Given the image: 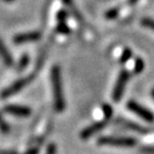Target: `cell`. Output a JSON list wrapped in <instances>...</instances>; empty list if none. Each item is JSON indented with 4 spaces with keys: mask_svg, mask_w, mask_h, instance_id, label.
I'll return each mask as SVG.
<instances>
[{
    "mask_svg": "<svg viewBox=\"0 0 154 154\" xmlns=\"http://www.w3.org/2000/svg\"><path fill=\"white\" fill-rule=\"evenodd\" d=\"M0 57L2 59V61L5 62V65L11 66L13 65V58L10 54L9 49L7 48V46L5 45V43L2 42V40L0 38Z\"/></svg>",
    "mask_w": 154,
    "mask_h": 154,
    "instance_id": "30bf717a",
    "label": "cell"
},
{
    "mask_svg": "<svg viewBox=\"0 0 154 154\" xmlns=\"http://www.w3.org/2000/svg\"><path fill=\"white\" fill-rule=\"evenodd\" d=\"M133 57V51L131 48H125L124 51H123L122 55L120 56V63L121 64H124V63H126L128 60H130L131 58Z\"/></svg>",
    "mask_w": 154,
    "mask_h": 154,
    "instance_id": "7c38bea8",
    "label": "cell"
},
{
    "mask_svg": "<svg viewBox=\"0 0 154 154\" xmlns=\"http://www.w3.org/2000/svg\"><path fill=\"white\" fill-rule=\"evenodd\" d=\"M144 70V61L140 57H137L135 59L134 63V73L135 74H140Z\"/></svg>",
    "mask_w": 154,
    "mask_h": 154,
    "instance_id": "8fae6325",
    "label": "cell"
},
{
    "mask_svg": "<svg viewBox=\"0 0 154 154\" xmlns=\"http://www.w3.org/2000/svg\"><path fill=\"white\" fill-rule=\"evenodd\" d=\"M0 131H1V133H3V134H8V133L10 132L9 124L5 122V120L3 119L1 113H0Z\"/></svg>",
    "mask_w": 154,
    "mask_h": 154,
    "instance_id": "2e32d148",
    "label": "cell"
},
{
    "mask_svg": "<svg viewBox=\"0 0 154 154\" xmlns=\"http://www.w3.org/2000/svg\"><path fill=\"white\" fill-rule=\"evenodd\" d=\"M141 25L154 31V19L149 18V17H144V18L141 19Z\"/></svg>",
    "mask_w": 154,
    "mask_h": 154,
    "instance_id": "ac0fdd59",
    "label": "cell"
},
{
    "mask_svg": "<svg viewBox=\"0 0 154 154\" xmlns=\"http://www.w3.org/2000/svg\"><path fill=\"white\" fill-rule=\"evenodd\" d=\"M40 38H41V33L38 31H29V32H24V33H20V34H16L13 38V42L16 45H19V44H25V43H28V42L38 41Z\"/></svg>",
    "mask_w": 154,
    "mask_h": 154,
    "instance_id": "52a82bcc",
    "label": "cell"
},
{
    "mask_svg": "<svg viewBox=\"0 0 154 154\" xmlns=\"http://www.w3.org/2000/svg\"><path fill=\"white\" fill-rule=\"evenodd\" d=\"M126 107L130 109L131 111L135 113V115L139 116L140 118L143 119L147 122H154V113L152 112L150 109L146 108L139 103L135 101H128L126 104Z\"/></svg>",
    "mask_w": 154,
    "mask_h": 154,
    "instance_id": "277c9868",
    "label": "cell"
},
{
    "mask_svg": "<svg viewBox=\"0 0 154 154\" xmlns=\"http://www.w3.org/2000/svg\"><path fill=\"white\" fill-rule=\"evenodd\" d=\"M117 123H119V124L123 125V126H125V128H130V130L135 131V132L141 133V134H146V133H149L150 132L149 130L142 128V126H140L139 124H136V123L131 122V121L124 120V119H118V120H117Z\"/></svg>",
    "mask_w": 154,
    "mask_h": 154,
    "instance_id": "9c48e42d",
    "label": "cell"
},
{
    "mask_svg": "<svg viewBox=\"0 0 154 154\" xmlns=\"http://www.w3.org/2000/svg\"><path fill=\"white\" fill-rule=\"evenodd\" d=\"M28 64H29V56L27 55V54H24V55L20 57V59H19V62H18V64H17V69H18L19 72H22L23 70L26 69V66Z\"/></svg>",
    "mask_w": 154,
    "mask_h": 154,
    "instance_id": "4fadbf2b",
    "label": "cell"
},
{
    "mask_svg": "<svg viewBox=\"0 0 154 154\" xmlns=\"http://www.w3.org/2000/svg\"><path fill=\"white\" fill-rule=\"evenodd\" d=\"M5 2H13V1H14V0H5Z\"/></svg>",
    "mask_w": 154,
    "mask_h": 154,
    "instance_id": "cb8c5ba5",
    "label": "cell"
},
{
    "mask_svg": "<svg viewBox=\"0 0 154 154\" xmlns=\"http://www.w3.org/2000/svg\"><path fill=\"white\" fill-rule=\"evenodd\" d=\"M51 84L54 91V106L57 112H62L65 108V101L63 95L62 78H61V70L58 65L51 69Z\"/></svg>",
    "mask_w": 154,
    "mask_h": 154,
    "instance_id": "6da1fadb",
    "label": "cell"
},
{
    "mask_svg": "<svg viewBox=\"0 0 154 154\" xmlns=\"http://www.w3.org/2000/svg\"><path fill=\"white\" fill-rule=\"evenodd\" d=\"M57 31L61 34H70L71 33V29L69 28L65 23H58V26H57Z\"/></svg>",
    "mask_w": 154,
    "mask_h": 154,
    "instance_id": "9a60e30c",
    "label": "cell"
},
{
    "mask_svg": "<svg viewBox=\"0 0 154 154\" xmlns=\"http://www.w3.org/2000/svg\"><path fill=\"white\" fill-rule=\"evenodd\" d=\"M102 110H103V113H104V119L109 120V119L112 117L113 109L110 105H108V104H104V105L102 106Z\"/></svg>",
    "mask_w": 154,
    "mask_h": 154,
    "instance_id": "5bb4252c",
    "label": "cell"
},
{
    "mask_svg": "<svg viewBox=\"0 0 154 154\" xmlns=\"http://www.w3.org/2000/svg\"><path fill=\"white\" fill-rule=\"evenodd\" d=\"M5 111L16 117H29L31 113V109L22 105H8L5 107Z\"/></svg>",
    "mask_w": 154,
    "mask_h": 154,
    "instance_id": "ba28073f",
    "label": "cell"
},
{
    "mask_svg": "<svg viewBox=\"0 0 154 154\" xmlns=\"http://www.w3.org/2000/svg\"><path fill=\"white\" fill-rule=\"evenodd\" d=\"M97 143L101 146H110L119 148H133L136 144V140L132 137H118V136H103L97 139Z\"/></svg>",
    "mask_w": 154,
    "mask_h": 154,
    "instance_id": "7a4b0ae2",
    "label": "cell"
},
{
    "mask_svg": "<svg viewBox=\"0 0 154 154\" xmlns=\"http://www.w3.org/2000/svg\"><path fill=\"white\" fill-rule=\"evenodd\" d=\"M130 76H131V74L126 70H123L120 72V74H119V76H118V79L116 82L115 88H113V90H112V94H111L112 100L115 102L121 101L123 93H124L126 82L130 79Z\"/></svg>",
    "mask_w": 154,
    "mask_h": 154,
    "instance_id": "3957f363",
    "label": "cell"
},
{
    "mask_svg": "<svg viewBox=\"0 0 154 154\" xmlns=\"http://www.w3.org/2000/svg\"><path fill=\"white\" fill-rule=\"evenodd\" d=\"M151 95H152V97H153V100H154V88L151 90Z\"/></svg>",
    "mask_w": 154,
    "mask_h": 154,
    "instance_id": "603a6c76",
    "label": "cell"
},
{
    "mask_svg": "<svg viewBox=\"0 0 154 154\" xmlns=\"http://www.w3.org/2000/svg\"><path fill=\"white\" fill-rule=\"evenodd\" d=\"M0 154H18L14 151H7V150H3V151H0Z\"/></svg>",
    "mask_w": 154,
    "mask_h": 154,
    "instance_id": "44dd1931",
    "label": "cell"
},
{
    "mask_svg": "<svg viewBox=\"0 0 154 154\" xmlns=\"http://www.w3.org/2000/svg\"><path fill=\"white\" fill-rule=\"evenodd\" d=\"M136 2H138V0H128V3H130V5H135Z\"/></svg>",
    "mask_w": 154,
    "mask_h": 154,
    "instance_id": "7402d4cb",
    "label": "cell"
},
{
    "mask_svg": "<svg viewBox=\"0 0 154 154\" xmlns=\"http://www.w3.org/2000/svg\"><path fill=\"white\" fill-rule=\"evenodd\" d=\"M29 80H30V78H22V79H18L16 82H14L11 86H9L8 88L2 90V92L0 94L1 99H7V97H10V96L16 94L17 92L20 91L28 84Z\"/></svg>",
    "mask_w": 154,
    "mask_h": 154,
    "instance_id": "5b68a950",
    "label": "cell"
},
{
    "mask_svg": "<svg viewBox=\"0 0 154 154\" xmlns=\"http://www.w3.org/2000/svg\"><path fill=\"white\" fill-rule=\"evenodd\" d=\"M119 15V10L117 8H113V9H110L109 11L105 13V17L107 19H115L117 18Z\"/></svg>",
    "mask_w": 154,
    "mask_h": 154,
    "instance_id": "e0dca14e",
    "label": "cell"
},
{
    "mask_svg": "<svg viewBox=\"0 0 154 154\" xmlns=\"http://www.w3.org/2000/svg\"><path fill=\"white\" fill-rule=\"evenodd\" d=\"M107 123H108V120H107V119H104V120L95 122V123H93V124L89 125V126H87L86 128H84V130L80 132V138H82V140L89 139L92 135L96 134V133H99L100 131L103 130L106 125H107Z\"/></svg>",
    "mask_w": 154,
    "mask_h": 154,
    "instance_id": "8992f818",
    "label": "cell"
},
{
    "mask_svg": "<svg viewBox=\"0 0 154 154\" xmlns=\"http://www.w3.org/2000/svg\"><path fill=\"white\" fill-rule=\"evenodd\" d=\"M67 17V13L65 10H60L59 12L57 13V20L58 23H65Z\"/></svg>",
    "mask_w": 154,
    "mask_h": 154,
    "instance_id": "d6986e66",
    "label": "cell"
},
{
    "mask_svg": "<svg viewBox=\"0 0 154 154\" xmlns=\"http://www.w3.org/2000/svg\"><path fill=\"white\" fill-rule=\"evenodd\" d=\"M56 144L55 143H51L48 144L47 147V150H46V154H56L57 151H56Z\"/></svg>",
    "mask_w": 154,
    "mask_h": 154,
    "instance_id": "ffe728a7",
    "label": "cell"
}]
</instances>
